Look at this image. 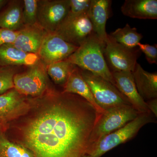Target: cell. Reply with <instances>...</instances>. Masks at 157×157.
<instances>
[{
  "mask_svg": "<svg viewBox=\"0 0 157 157\" xmlns=\"http://www.w3.org/2000/svg\"><path fill=\"white\" fill-rule=\"evenodd\" d=\"M40 105L21 128L22 145L34 157H85L102 113L74 94L48 88L35 98Z\"/></svg>",
  "mask_w": 157,
  "mask_h": 157,
  "instance_id": "6da1fadb",
  "label": "cell"
},
{
  "mask_svg": "<svg viewBox=\"0 0 157 157\" xmlns=\"http://www.w3.org/2000/svg\"><path fill=\"white\" fill-rule=\"evenodd\" d=\"M105 45V42L94 32L67 59L79 69L101 76L115 86L104 57Z\"/></svg>",
  "mask_w": 157,
  "mask_h": 157,
  "instance_id": "7a4b0ae2",
  "label": "cell"
},
{
  "mask_svg": "<svg viewBox=\"0 0 157 157\" xmlns=\"http://www.w3.org/2000/svg\"><path fill=\"white\" fill-rule=\"evenodd\" d=\"M140 114L131 105H123L105 110L93 129L87 154L104 136L122 128Z\"/></svg>",
  "mask_w": 157,
  "mask_h": 157,
  "instance_id": "3957f363",
  "label": "cell"
},
{
  "mask_svg": "<svg viewBox=\"0 0 157 157\" xmlns=\"http://www.w3.org/2000/svg\"><path fill=\"white\" fill-rule=\"evenodd\" d=\"M151 113H140L122 128L104 136L85 157H101L105 153L135 137L146 124L155 121Z\"/></svg>",
  "mask_w": 157,
  "mask_h": 157,
  "instance_id": "277c9868",
  "label": "cell"
},
{
  "mask_svg": "<svg viewBox=\"0 0 157 157\" xmlns=\"http://www.w3.org/2000/svg\"><path fill=\"white\" fill-rule=\"evenodd\" d=\"M25 68L14 75V88L26 97L35 98L42 95L49 88L46 65L39 59Z\"/></svg>",
  "mask_w": 157,
  "mask_h": 157,
  "instance_id": "5b68a950",
  "label": "cell"
},
{
  "mask_svg": "<svg viewBox=\"0 0 157 157\" xmlns=\"http://www.w3.org/2000/svg\"><path fill=\"white\" fill-rule=\"evenodd\" d=\"M80 70L96 103L104 111L123 105H131L127 98L109 81L89 71Z\"/></svg>",
  "mask_w": 157,
  "mask_h": 157,
  "instance_id": "8992f818",
  "label": "cell"
},
{
  "mask_svg": "<svg viewBox=\"0 0 157 157\" xmlns=\"http://www.w3.org/2000/svg\"><path fill=\"white\" fill-rule=\"evenodd\" d=\"M129 48L116 42L108 34L104 55L112 72L130 71L135 69L139 55V49Z\"/></svg>",
  "mask_w": 157,
  "mask_h": 157,
  "instance_id": "52a82bcc",
  "label": "cell"
},
{
  "mask_svg": "<svg viewBox=\"0 0 157 157\" xmlns=\"http://www.w3.org/2000/svg\"><path fill=\"white\" fill-rule=\"evenodd\" d=\"M70 8V0H38L37 24L47 33H54Z\"/></svg>",
  "mask_w": 157,
  "mask_h": 157,
  "instance_id": "ba28073f",
  "label": "cell"
},
{
  "mask_svg": "<svg viewBox=\"0 0 157 157\" xmlns=\"http://www.w3.org/2000/svg\"><path fill=\"white\" fill-rule=\"evenodd\" d=\"M93 33L87 14L75 17L67 16L54 33L66 42L79 47Z\"/></svg>",
  "mask_w": 157,
  "mask_h": 157,
  "instance_id": "9c48e42d",
  "label": "cell"
},
{
  "mask_svg": "<svg viewBox=\"0 0 157 157\" xmlns=\"http://www.w3.org/2000/svg\"><path fill=\"white\" fill-rule=\"evenodd\" d=\"M30 106L29 99L14 88L0 95V132L5 133L10 122L25 112Z\"/></svg>",
  "mask_w": 157,
  "mask_h": 157,
  "instance_id": "30bf717a",
  "label": "cell"
},
{
  "mask_svg": "<svg viewBox=\"0 0 157 157\" xmlns=\"http://www.w3.org/2000/svg\"><path fill=\"white\" fill-rule=\"evenodd\" d=\"M78 47L66 42L54 33H48L42 42L38 55L47 66L66 59Z\"/></svg>",
  "mask_w": 157,
  "mask_h": 157,
  "instance_id": "8fae6325",
  "label": "cell"
},
{
  "mask_svg": "<svg viewBox=\"0 0 157 157\" xmlns=\"http://www.w3.org/2000/svg\"><path fill=\"white\" fill-rule=\"evenodd\" d=\"M115 86L139 113H151L146 102L137 91L132 72H112Z\"/></svg>",
  "mask_w": 157,
  "mask_h": 157,
  "instance_id": "7c38bea8",
  "label": "cell"
},
{
  "mask_svg": "<svg viewBox=\"0 0 157 157\" xmlns=\"http://www.w3.org/2000/svg\"><path fill=\"white\" fill-rule=\"evenodd\" d=\"M47 33L37 23L24 25L18 31L16 39L11 45L24 52L38 55Z\"/></svg>",
  "mask_w": 157,
  "mask_h": 157,
  "instance_id": "4fadbf2b",
  "label": "cell"
},
{
  "mask_svg": "<svg viewBox=\"0 0 157 157\" xmlns=\"http://www.w3.org/2000/svg\"><path fill=\"white\" fill-rule=\"evenodd\" d=\"M111 3V1L109 0H91L88 13L94 33L105 43L108 36L106 26Z\"/></svg>",
  "mask_w": 157,
  "mask_h": 157,
  "instance_id": "5bb4252c",
  "label": "cell"
},
{
  "mask_svg": "<svg viewBox=\"0 0 157 157\" xmlns=\"http://www.w3.org/2000/svg\"><path fill=\"white\" fill-rule=\"evenodd\" d=\"M40 59L39 56L19 50L10 44L0 46V68L28 67Z\"/></svg>",
  "mask_w": 157,
  "mask_h": 157,
  "instance_id": "9a60e30c",
  "label": "cell"
},
{
  "mask_svg": "<svg viewBox=\"0 0 157 157\" xmlns=\"http://www.w3.org/2000/svg\"><path fill=\"white\" fill-rule=\"evenodd\" d=\"M23 0H8L0 9V28L18 31L23 27Z\"/></svg>",
  "mask_w": 157,
  "mask_h": 157,
  "instance_id": "2e32d148",
  "label": "cell"
},
{
  "mask_svg": "<svg viewBox=\"0 0 157 157\" xmlns=\"http://www.w3.org/2000/svg\"><path fill=\"white\" fill-rule=\"evenodd\" d=\"M137 91L144 101L157 98V73H150L137 63L132 72Z\"/></svg>",
  "mask_w": 157,
  "mask_h": 157,
  "instance_id": "e0dca14e",
  "label": "cell"
},
{
  "mask_svg": "<svg viewBox=\"0 0 157 157\" xmlns=\"http://www.w3.org/2000/svg\"><path fill=\"white\" fill-rule=\"evenodd\" d=\"M121 9L124 15L132 18L157 19V0H125Z\"/></svg>",
  "mask_w": 157,
  "mask_h": 157,
  "instance_id": "ac0fdd59",
  "label": "cell"
},
{
  "mask_svg": "<svg viewBox=\"0 0 157 157\" xmlns=\"http://www.w3.org/2000/svg\"><path fill=\"white\" fill-rule=\"evenodd\" d=\"M62 92L77 95L89 102L98 112L103 113L105 112L96 103L89 86L82 76L80 69L77 66L74 68L64 85Z\"/></svg>",
  "mask_w": 157,
  "mask_h": 157,
  "instance_id": "d6986e66",
  "label": "cell"
},
{
  "mask_svg": "<svg viewBox=\"0 0 157 157\" xmlns=\"http://www.w3.org/2000/svg\"><path fill=\"white\" fill-rule=\"evenodd\" d=\"M109 35L119 44L131 49L137 48V44L143 38L136 28L131 27L128 24L123 28L117 29Z\"/></svg>",
  "mask_w": 157,
  "mask_h": 157,
  "instance_id": "ffe728a7",
  "label": "cell"
},
{
  "mask_svg": "<svg viewBox=\"0 0 157 157\" xmlns=\"http://www.w3.org/2000/svg\"><path fill=\"white\" fill-rule=\"evenodd\" d=\"M76 67L66 59L46 66V71L56 84L64 85Z\"/></svg>",
  "mask_w": 157,
  "mask_h": 157,
  "instance_id": "44dd1931",
  "label": "cell"
},
{
  "mask_svg": "<svg viewBox=\"0 0 157 157\" xmlns=\"http://www.w3.org/2000/svg\"><path fill=\"white\" fill-rule=\"evenodd\" d=\"M0 157H34L29 150L11 141L5 133L0 132Z\"/></svg>",
  "mask_w": 157,
  "mask_h": 157,
  "instance_id": "7402d4cb",
  "label": "cell"
},
{
  "mask_svg": "<svg viewBox=\"0 0 157 157\" xmlns=\"http://www.w3.org/2000/svg\"><path fill=\"white\" fill-rule=\"evenodd\" d=\"M21 67H9L0 68V95L14 88L13 78Z\"/></svg>",
  "mask_w": 157,
  "mask_h": 157,
  "instance_id": "603a6c76",
  "label": "cell"
},
{
  "mask_svg": "<svg viewBox=\"0 0 157 157\" xmlns=\"http://www.w3.org/2000/svg\"><path fill=\"white\" fill-rule=\"evenodd\" d=\"M23 21L24 25L37 23L38 0H23Z\"/></svg>",
  "mask_w": 157,
  "mask_h": 157,
  "instance_id": "cb8c5ba5",
  "label": "cell"
},
{
  "mask_svg": "<svg viewBox=\"0 0 157 157\" xmlns=\"http://www.w3.org/2000/svg\"><path fill=\"white\" fill-rule=\"evenodd\" d=\"M70 11L67 17H75L87 14L91 0H70Z\"/></svg>",
  "mask_w": 157,
  "mask_h": 157,
  "instance_id": "d4e9b609",
  "label": "cell"
},
{
  "mask_svg": "<svg viewBox=\"0 0 157 157\" xmlns=\"http://www.w3.org/2000/svg\"><path fill=\"white\" fill-rule=\"evenodd\" d=\"M139 50L144 54L147 61L150 64L157 63V48L156 45L138 43L137 45Z\"/></svg>",
  "mask_w": 157,
  "mask_h": 157,
  "instance_id": "484cf974",
  "label": "cell"
},
{
  "mask_svg": "<svg viewBox=\"0 0 157 157\" xmlns=\"http://www.w3.org/2000/svg\"><path fill=\"white\" fill-rule=\"evenodd\" d=\"M18 31L9 30L0 28V46L5 44H12L15 41Z\"/></svg>",
  "mask_w": 157,
  "mask_h": 157,
  "instance_id": "4316f807",
  "label": "cell"
},
{
  "mask_svg": "<svg viewBox=\"0 0 157 157\" xmlns=\"http://www.w3.org/2000/svg\"><path fill=\"white\" fill-rule=\"evenodd\" d=\"M149 110L155 117H157V99H152L146 102Z\"/></svg>",
  "mask_w": 157,
  "mask_h": 157,
  "instance_id": "83f0119b",
  "label": "cell"
},
{
  "mask_svg": "<svg viewBox=\"0 0 157 157\" xmlns=\"http://www.w3.org/2000/svg\"><path fill=\"white\" fill-rule=\"evenodd\" d=\"M8 2V0H0V9L2 8Z\"/></svg>",
  "mask_w": 157,
  "mask_h": 157,
  "instance_id": "f1b7e54d",
  "label": "cell"
}]
</instances>
